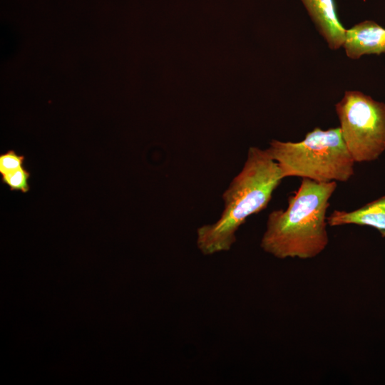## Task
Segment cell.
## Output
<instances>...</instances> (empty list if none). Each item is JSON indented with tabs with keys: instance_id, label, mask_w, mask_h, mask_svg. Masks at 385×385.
Instances as JSON below:
<instances>
[{
	"instance_id": "obj_1",
	"label": "cell",
	"mask_w": 385,
	"mask_h": 385,
	"mask_svg": "<svg viewBox=\"0 0 385 385\" xmlns=\"http://www.w3.org/2000/svg\"><path fill=\"white\" fill-rule=\"evenodd\" d=\"M337 186L302 178L287 207L269 214L262 249L279 259H311L324 251L329 243L326 214Z\"/></svg>"
},
{
	"instance_id": "obj_8",
	"label": "cell",
	"mask_w": 385,
	"mask_h": 385,
	"mask_svg": "<svg viewBox=\"0 0 385 385\" xmlns=\"http://www.w3.org/2000/svg\"><path fill=\"white\" fill-rule=\"evenodd\" d=\"M29 177L30 173L24 167H21L1 175V180L11 190H19L25 193L29 190L28 182Z\"/></svg>"
},
{
	"instance_id": "obj_7",
	"label": "cell",
	"mask_w": 385,
	"mask_h": 385,
	"mask_svg": "<svg viewBox=\"0 0 385 385\" xmlns=\"http://www.w3.org/2000/svg\"><path fill=\"white\" fill-rule=\"evenodd\" d=\"M327 220L332 227L350 224L369 226L385 237V195L352 211L336 210Z\"/></svg>"
},
{
	"instance_id": "obj_5",
	"label": "cell",
	"mask_w": 385,
	"mask_h": 385,
	"mask_svg": "<svg viewBox=\"0 0 385 385\" xmlns=\"http://www.w3.org/2000/svg\"><path fill=\"white\" fill-rule=\"evenodd\" d=\"M346 56L358 59L364 55L385 53V29L373 21H364L346 29L342 46Z\"/></svg>"
},
{
	"instance_id": "obj_9",
	"label": "cell",
	"mask_w": 385,
	"mask_h": 385,
	"mask_svg": "<svg viewBox=\"0 0 385 385\" xmlns=\"http://www.w3.org/2000/svg\"><path fill=\"white\" fill-rule=\"evenodd\" d=\"M24 156L17 155L16 153L10 150L0 155V174L4 175L8 173L24 167Z\"/></svg>"
},
{
	"instance_id": "obj_2",
	"label": "cell",
	"mask_w": 385,
	"mask_h": 385,
	"mask_svg": "<svg viewBox=\"0 0 385 385\" xmlns=\"http://www.w3.org/2000/svg\"><path fill=\"white\" fill-rule=\"evenodd\" d=\"M282 179L277 163L267 149L250 147L242 170L222 195L220 217L197 230L196 244L201 253L212 255L230 250L240 227L248 217L267 207Z\"/></svg>"
},
{
	"instance_id": "obj_6",
	"label": "cell",
	"mask_w": 385,
	"mask_h": 385,
	"mask_svg": "<svg viewBox=\"0 0 385 385\" xmlns=\"http://www.w3.org/2000/svg\"><path fill=\"white\" fill-rule=\"evenodd\" d=\"M331 49L343 46L346 29L340 23L334 0H300Z\"/></svg>"
},
{
	"instance_id": "obj_3",
	"label": "cell",
	"mask_w": 385,
	"mask_h": 385,
	"mask_svg": "<svg viewBox=\"0 0 385 385\" xmlns=\"http://www.w3.org/2000/svg\"><path fill=\"white\" fill-rule=\"evenodd\" d=\"M283 178L300 177L319 183L346 182L354 174V160L340 128H315L299 142L272 140L267 148Z\"/></svg>"
},
{
	"instance_id": "obj_4",
	"label": "cell",
	"mask_w": 385,
	"mask_h": 385,
	"mask_svg": "<svg viewBox=\"0 0 385 385\" xmlns=\"http://www.w3.org/2000/svg\"><path fill=\"white\" fill-rule=\"evenodd\" d=\"M344 142L354 162L377 159L385 150V103L347 91L335 105Z\"/></svg>"
}]
</instances>
